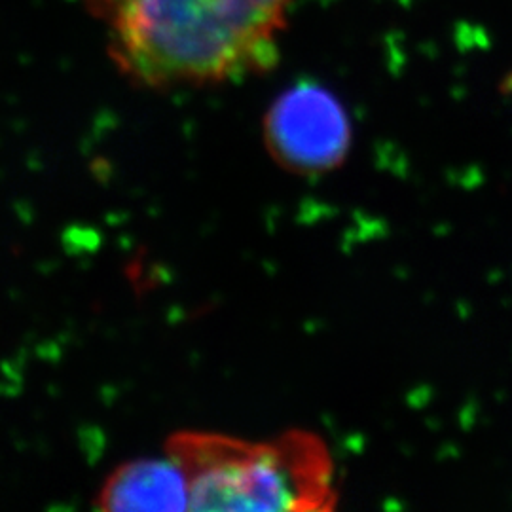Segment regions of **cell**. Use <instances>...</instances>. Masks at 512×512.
<instances>
[{
	"label": "cell",
	"instance_id": "1",
	"mask_svg": "<svg viewBox=\"0 0 512 512\" xmlns=\"http://www.w3.org/2000/svg\"><path fill=\"white\" fill-rule=\"evenodd\" d=\"M105 25L109 55L147 90L213 86L272 71L279 37L238 0H86Z\"/></svg>",
	"mask_w": 512,
	"mask_h": 512
},
{
	"label": "cell",
	"instance_id": "2",
	"mask_svg": "<svg viewBox=\"0 0 512 512\" xmlns=\"http://www.w3.org/2000/svg\"><path fill=\"white\" fill-rule=\"evenodd\" d=\"M165 454L183 469L190 511L327 512L338 505L329 444L306 429L247 440L177 431Z\"/></svg>",
	"mask_w": 512,
	"mask_h": 512
},
{
	"label": "cell",
	"instance_id": "3",
	"mask_svg": "<svg viewBox=\"0 0 512 512\" xmlns=\"http://www.w3.org/2000/svg\"><path fill=\"white\" fill-rule=\"evenodd\" d=\"M353 129L342 101L317 82H298L264 116V143L277 164L298 175L327 173L346 162Z\"/></svg>",
	"mask_w": 512,
	"mask_h": 512
},
{
	"label": "cell",
	"instance_id": "4",
	"mask_svg": "<svg viewBox=\"0 0 512 512\" xmlns=\"http://www.w3.org/2000/svg\"><path fill=\"white\" fill-rule=\"evenodd\" d=\"M101 511H190L183 469L165 458L133 459L110 473L97 494Z\"/></svg>",
	"mask_w": 512,
	"mask_h": 512
},
{
	"label": "cell",
	"instance_id": "5",
	"mask_svg": "<svg viewBox=\"0 0 512 512\" xmlns=\"http://www.w3.org/2000/svg\"><path fill=\"white\" fill-rule=\"evenodd\" d=\"M239 4L260 27L279 37L287 25V12L293 0H239Z\"/></svg>",
	"mask_w": 512,
	"mask_h": 512
}]
</instances>
